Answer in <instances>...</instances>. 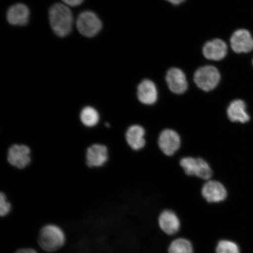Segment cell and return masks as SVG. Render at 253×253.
Returning <instances> with one entry per match:
<instances>
[{
  "label": "cell",
  "mask_w": 253,
  "mask_h": 253,
  "mask_svg": "<svg viewBox=\"0 0 253 253\" xmlns=\"http://www.w3.org/2000/svg\"><path fill=\"white\" fill-rule=\"evenodd\" d=\"M49 18L50 27L59 37H65L70 34L74 18L67 5L56 3L49 9Z\"/></svg>",
  "instance_id": "6da1fadb"
},
{
  "label": "cell",
  "mask_w": 253,
  "mask_h": 253,
  "mask_svg": "<svg viewBox=\"0 0 253 253\" xmlns=\"http://www.w3.org/2000/svg\"><path fill=\"white\" fill-rule=\"evenodd\" d=\"M66 242L64 232L58 226L49 224L41 229L38 242L44 251L55 252L61 249Z\"/></svg>",
  "instance_id": "7a4b0ae2"
},
{
  "label": "cell",
  "mask_w": 253,
  "mask_h": 253,
  "mask_svg": "<svg viewBox=\"0 0 253 253\" xmlns=\"http://www.w3.org/2000/svg\"><path fill=\"white\" fill-rule=\"evenodd\" d=\"M32 151L27 145L14 144L8 148L6 156L7 163L17 169H24L32 163Z\"/></svg>",
  "instance_id": "3957f363"
},
{
  "label": "cell",
  "mask_w": 253,
  "mask_h": 253,
  "mask_svg": "<svg viewBox=\"0 0 253 253\" xmlns=\"http://www.w3.org/2000/svg\"><path fill=\"white\" fill-rule=\"evenodd\" d=\"M220 81V74L213 66H205L198 69L194 75V81L199 88L210 91L216 88Z\"/></svg>",
  "instance_id": "277c9868"
},
{
  "label": "cell",
  "mask_w": 253,
  "mask_h": 253,
  "mask_svg": "<svg viewBox=\"0 0 253 253\" xmlns=\"http://www.w3.org/2000/svg\"><path fill=\"white\" fill-rule=\"evenodd\" d=\"M77 26L82 36L91 38L99 33L102 28V23L94 12L86 11L78 16Z\"/></svg>",
  "instance_id": "5b68a950"
},
{
  "label": "cell",
  "mask_w": 253,
  "mask_h": 253,
  "mask_svg": "<svg viewBox=\"0 0 253 253\" xmlns=\"http://www.w3.org/2000/svg\"><path fill=\"white\" fill-rule=\"evenodd\" d=\"M157 224L161 232L169 237L178 235L182 227L178 215L170 210L161 211L157 217Z\"/></svg>",
  "instance_id": "8992f818"
},
{
  "label": "cell",
  "mask_w": 253,
  "mask_h": 253,
  "mask_svg": "<svg viewBox=\"0 0 253 253\" xmlns=\"http://www.w3.org/2000/svg\"><path fill=\"white\" fill-rule=\"evenodd\" d=\"M109 160V150L106 145L95 143L88 146L85 152V163L89 169H100Z\"/></svg>",
  "instance_id": "52a82bcc"
},
{
  "label": "cell",
  "mask_w": 253,
  "mask_h": 253,
  "mask_svg": "<svg viewBox=\"0 0 253 253\" xmlns=\"http://www.w3.org/2000/svg\"><path fill=\"white\" fill-rule=\"evenodd\" d=\"M158 144L160 149L167 156H172L181 146V138L176 131L166 129L161 132Z\"/></svg>",
  "instance_id": "ba28073f"
},
{
  "label": "cell",
  "mask_w": 253,
  "mask_h": 253,
  "mask_svg": "<svg viewBox=\"0 0 253 253\" xmlns=\"http://www.w3.org/2000/svg\"><path fill=\"white\" fill-rule=\"evenodd\" d=\"M202 195L209 204H218L226 200L227 190L222 183L209 180L202 189Z\"/></svg>",
  "instance_id": "9c48e42d"
},
{
  "label": "cell",
  "mask_w": 253,
  "mask_h": 253,
  "mask_svg": "<svg viewBox=\"0 0 253 253\" xmlns=\"http://www.w3.org/2000/svg\"><path fill=\"white\" fill-rule=\"evenodd\" d=\"M230 44L235 52L248 53L253 49V38L248 30H238L231 37Z\"/></svg>",
  "instance_id": "30bf717a"
},
{
  "label": "cell",
  "mask_w": 253,
  "mask_h": 253,
  "mask_svg": "<svg viewBox=\"0 0 253 253\" xmlns=\"http://www.w3.org/2000/svg\"><path fill=\"white\" fill-rule=\"evenodd\" d=\"M166 81L172 93L181 94L185 93L188 88V82L186 76L181 69L173 68L168 71Z\"/></svg>",
  "instance_id": "8fae6325"
},
{
  "label": "cell",
  "mask_w": 253,
  "mask_h": 253,
  "mask_svg": "<svg viewBox=\"0 0 253 253\" xmlns=\"http://www.w3.org/2000/svg\"><path fill=\"white\" fill-rule=\"evenodd\" d=\"M145 136V131L141 126L132 125L126 128L125 137L126 144L131 149L138 151L145 147L146 143Z\"/></svg>",
  "instance_id": "7c38bea8"
},
{
  "label": "cell",
  "mask_w": 253,
  "mask_h": 253,
  "mask_svg": "<svg viewBox=\"0 0 253 253\" xmlns=\"http://www.w3.org/2000/svg\"><path fill=\"white\" fill-rule=\"evenodd\" d=\"M30 11L26 5L16 4L12 5L7 12L8 23L15 26H24L29 21Z\"/></svg>",
  "instance_id": "4fadbf2b"
},
{
  "label": "cell",
  "mask_w": 253,
  "mask_h": 253,
  "mask_svg": "<svg viewBox=\"0 0 253 253\" xmlns=\"http://www.w3.org/2000/svg\"><path fill=\"white\" fill-rule=\"evenodd\" d=\"M137 97L140 102L145 105H153L158 99V91L156 84L150 80H144L138 85Z\"/></svg>",
  "instance_id": "5bb4252c"
},
{
  "label": "cell",
  "mask_w": 253,
  "mask_h": 253,
  "mask_svg": "<svg viewBox=\"0 0 253 253\" xmlns=\"http://www.w3.org/2000/svg\"><path fill=\"white\" fill-rule=\"evenodd\" d=\"M227 52L226 43L220 39L209 41L203 47V53L206 58L213 61H220L226 56Z\"/></svg>",
  "instance_id": "9a60e30c"
},
{
  "label": "cell",
  "mask_w": 253,
  "mask_h": 253,
  "mask_svg": "<svg viewBox=\"0 0 253 253\" xmlns=\"http://www.w3.org/2000/svg\"><path fill=\"white\" fill-rule=\"evenodd\" d=\"M246 103L242 100H235L231 102L227 109V115L231 122L246 123L250 120L247 112Z\"/></svg>",
  "instance_id": "2e32d148"
},
{
  "label": "cell",
  "mask_w": 253,
  "mask_h": 253,
  "mask_svg": "<svg viewBox=\"0 0 253 253\" xmlns=\"http://www.w3.org/2000/svg\"><path fill=\"white\" fill-rule=\"evenodd\" d=\"M79 118L81 124L88 128L96 127L101 120L99 111L89 105L84 107L80 110Z\"/></svg>",
  "instance_id": "e0dca14e"
},
{
  "label": "cell",
  "mask_w": 253,
  "mask_h": 253,
  "mask_svg": "<svg viewBox=\"0 0 253 253\" xmlns=\"http://www.w3.org/2000/svg\"><path fill=\"white\" fill-rule=\"evenodd\" d=\"M168 253H195L194 243L186 237L180 236L170 240Z\"/></svg>",
  "instance_id": "ac0fdd59"
},
{
  "label": "cell",
  "mask_w": 253,
  "mask_h": 253,
  "mask_svg": "<svg viewBox=\"0 0 253 253\" xmlns=\"http://www.w3.org/2000/svg\"><path fill=\"white\" fill-rule=\"evenodd\" d=\"M214 253H241V252L235 242L229 239H221L215 246Z\"/></svg>",
  "instance_id": "d6986e66"
},
{
  "label": "cell",
  "mask_w": 253,
  "mask_h": 253,
  "mask_svg": "<svg viewBox=\"0 0 253 253\" xmlns=\"http://www.w3.org/2000/svg\"><path fill=\"white\" fill-rule=\"evenodd\" d=\"M212 175V169H211L210 164L202 158H197V169H196L195 176L209 181Z\"/></svg>",
  "instance_id": "ffe728a7"
},
{
  "label": "cell",
  "mask_w": 253,
  "mask_h": 253,
  "mask_svg": "<svg viewBox=\"0 0 253 253\" xmlns=\"http://www.w3.org/2000/svg\"><path fill=\"white\" fill-rule=\"evenodd\" d=\"M179 164L186 175L188 176H195L197 158L192 157L183 158L180 161Z\"/></svg>",
  "instance_id": "44dd1931"
},
{
  "label": "cell",
  "mask_w": 253,
  "mask_h": 253,
  "mask_svg": "<svg viewBox=\"0 0 253 253\" xmlns=\"http://www.w3.org/2000/svg\"><path fill=\"white\" fill-rule=\"evenodd\" d=\"M12 205L3 192H0V216L5 217L11 212Z\"/></svg>",
  "instance_id": "7402d4cb"
},
{
  "label": "cell",
  "mask_w": 253,
  "mask_h": 253,
  "mask_svg": "<svg viewBox=\"0 0 253 253\" xmlns=\"http://www.w3.org/2000/svg\"><path fill=\"white\" fill-rule=\"evenodd\" d=\"M84 1V0H62L66 5L71 6V7H77V6L80 5Z\"/></svg>",
  "instance_id": "603a6c76"
},
{
  "label": "cell",
  "mask_w": 253,
  "mask_h": 253,
  "mask_svg": "<svg viewBox=\"0 0 253 253\" xmlns=\"http://www.w3.org/2000/svg\"><path fill=\"white\" fill-rule=\"evenodd\" d=\"M15 253H38L36 251H35V250L33 249L25 248V249H19Z\"/></svg>",
  "instance_id": "cb8c5ba5"
},
{
  "label": "cell",
  "mask_w": 253,
  "mask_h": 253,
  "mask_svg": "<svg viewBox=\"0 0 253 253\" xmlns=\"http://www.w3.org/2000/svg\"><path fill=\"white\" fill-rule=\"evenodd\" d=\"M167 1L172 3L173 4L178 5L181 4L185 0H167Z\"/></svg>",
  "instance_id": "d4e9b609"
},
{
  "label": "cell",
  "mask_w": 253,
  "mask_h": 253,
  "mask_svg": "<svg viewBox=\"0 0 253 253\" xmlns=\"http://www.w3.org/2000/svg\"></svg>",
  "instance_id": "484cf974"
}]
</instances>
